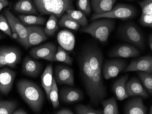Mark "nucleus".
Wrapping results in <instances>:
<instances>
[{"mask_svg": "<svg viewBox=\"0 0 152 114\" xmlns=\"http://www.w3.org/2000/svg\"><path fill=\"white\" fill-rule=\"evenodd\" d=\"M82 28H84L88 25V20L86 15L80 11L74 9H67L66 11Z\"/></svg>", "mask_w": 152, "mask_h": 114, "instance_id": "nucleus-30", "label": "nucleus"}, {"mask_svg": "<svg viewBox=\"0 0 152 114\" xmlns=\"http://www.w3.org/2000/svg\"><path fill=\"white\" fill-rule=\"evenodd\" d=\"M127 66V62L124 60L114 59L106 61L102 68L103 77L106 80L116 77Z\"/></svg>", "mask_w": 152, "mask_h": 114, "instance_id": "nucleus-11", "label": "nucleus"}, {"mask_svg": "<svg viewBox=\"0 0 152 114\" xmlns=\"http://www.w3.org/2000/svg\"><path fill=\"white\" fill-rule=\"evenodd\" d=\"M57 114H73L74 113L71 110L69 109L64 108L56 112Z\"/></svg>", "mask_w": 152, "mask_h": 114, "instance_id": "nucleus-40", "label": "nucleus"}, {"mask_svg": "<svg viewBox=\"0 0 152 114\" xmlns=\"http://www.w3.org/2000/svg\"><path fill=\"white\" fill-rule=\"evenodd\" d=\"M140 54V50L133 45L123 44L116 46L109 52L110 57L128 58L136 57Z\"/></svg>", "mask_w": 152, "mask_h": 114, "instance_id": "nucleus-15", "label": "nucleus"}, {"mask_svg": "<svg viewBox=\"0 0 152 114\" xmlns=\"http://www.w3.org/2000/svg\"><path fill=\"white\" fill-rule=\"evenodd\" d=\"M0 97H1V95H0Z\"/></svg>", "mask_w": 152, "mask_h": 114, "instance_id": "nucleus-47", "label": "nucleus"}, {"mask_svg": "<svg viewBox=\"0 0 152 114\" xmlns=\"http://www.w3.org/2000/svg\"><path fill=\"white\" fill-rule=\"evenodd\" d=\"M17 87L20 97L32 111L39 113L44 99L43 91L40 87L32 81L22 79L17 82Z\"/></svg>", "mask_w": 152, "mask_h": 114, "instance_id": "nucleus-2", "label": "nucleus"}, {"mask_svg": "<svg viewBox=\"0 0 152 114\" xmlns=\"http://www.w3.org/2000/svg\"><path fill=\"white\" fill-rule=\"evenodd\" d=\"M149 114H152V106H151L150 107V111H149Z\"/></svg>", "mask_w": 152, "mask_h": 114, "instance_id": "nucleus-45", "label": "nucleus"}, {"mask_svg": "<svg viewBox=\"0 0 152 114\" xmlns=\"http://www.w3.org/2000/svg\"><path fill=\"white\" fill-rule=\"evenodd\" d=\"M18 18L25 25H42L46 22V19L33 15H19Z\"/></svg>", "mask_w": 152, "mask_h": 114, "instance_id": "nucleus-27", "label": "nucleus"}, {"mask_svg": "<svg viewBox=\"0 0 152 114\" xmlns=\"http://www.w3.org/2000/svg\"><path fill=\"white\" fill-rule=\"evenodd\" d=\"M17 72L8 68L0 70V92L7 96L12 88Z\"/></svg>", "mask_w": 152, "mask_h": 114, "instance_id": "nucleus-13", "label": "nucleus"}, {"mask_svg": "<svg viewBox=\"0 0 152 114\" xmlns=\"http://www.w3.org/2000/svg\"><path fill=\"white\" fill-rule=\"evenodd\" d=\"M142 15H152V0H143L139 2Z\"/></svg>", "mask_w": 152, "mask_h": 114, "instance_id": "nucleus-38", "label": "nucleus"}, {"mask_svg": "<svg viewBox=\"0 0 152 114\" xmlns=\"http://www.w3.org/2000/svg\"><path fill=\"white\" fill-rule=\"evenodd\" d=\"M55 79L56 82L59 85H74L73 70L68 66L64 65H58L54 70Z\"/></svg>", "mask_w": 152, "mask_h": 114, "instance_id": "nucleus-14", "label": "nucleus"}, {"mask_svg": "<svg viewBox=\"0 0 152 114\" xmlns=\"http://www.w3.org/2000/svg\"><path fill=\"white\" fill-rule=\"evenodd\" d=\"M77 6L78 11L83 13L86 16H89L92 12L90 0H77Z\"/></svg>", "mask_w": 152, "mask_h": 114, "instance_id": "nucleus-36", "label": "nucleus"}, {"mask_svg": "<svg viewBox=\"0 0 152 114\" xmlns=\"http://www.w3.org/2000/svg\"><path fill=\"white\" fill-rule=\"evenodd\" d=\"M53 80V68L52 64L48 65L41 76V81L42 87L46 92L47 97L50 100L49 95L52 88Z\"/></svg>", "mask_w": 152, "mask_h": 114, "instance_id": "nucleus-24", "label": "nucleus"}, {"mask_svg": "<svg viewBox=\"0 0 152 114\" xmlns=\"http://www.w3.org/2000/svg\"><path fill=\"white\" fill-rule=\"evenodd\" d=\"M26 26L28 33L26 48L38 45L48 39L44 29L42 27L37 25Z\"/></svg>", "mask_w": 152, "mask_h": 114, "instance_id": "nucleus-12", "label": "nucleus"}, {"mask_svg": "<svg viewBox=\"0 0 152 114\" xmlns=\"http://www.w3.org/2000/svg\"><path fill=\"white\" fill-rule=\"evenodd\" d=\"M137 13L135 7L132 5L118 4L108 12L102 14H93L91 17V21L102 18L118 19L125 21L134 17Z\"/></svg>", "mask_w": 152, "mask_h": 114, "instance_id": "nucleus-7", "label": "nucleus"}, {"mask_svg": "<svg viewBox=\"0 0 152 114\" xmlns=\"http://www.w3.org/2000/svg\"><path fill=\"white\" fill-rule=\"evenodd\" d=\"M9 4V1L8 0H0V12Z\"/></svg>", "mask_w": 152, "mask_h": 114, "instance_id": "nucleus-41", "label": "nucleus"}, {"mask_svg": "<svg viewBox=\"0 0 152 114\" xmlns=\"http://www.w3.org/2000/svg\"><path fill=\"white\" fill-rule=\"evenodd\" d=\"M129 75L126 74L117 80L113 86V92L118 100L122 101L129 98L125 89V84L128 81Z\"/></svg>", "mask_w": 152, "mask_h": 114, "instance_id": "nucleus-23", "label": "nucleus"}, {"mask_svg": "<svg viewBox=\"0 0 152 114\" xmlns=\"http://www.w3.org/2000/svg\"><path fill=\"white\" fill-rule=\"evenodd\" d=\"M58 18L54 15H50L44 29V32L46 35L53 36L54 33L58 30Z\"/></svg>", "mask_w": 152, "mask_h": 114, "instance_id": "nucleus-31", "label": "nucleus"}, {"mask_svg": "<svg viewBox=\"0 0 152 114\" xmlns=\"http://www.w3.org/2000/svg\"><path fill=\"white\" fill-rule=\"evenodd\" d=\"M101 103L103 107L102 114H119L118 106L116 99L114 97L105 100H102Z\"/></svg>", "mask_w": 152, "mask_h": 114, "instance_id": "nucleus-26", "label": "nucleus"}, {"mask_svg": "<svg viewBox=\"0 0 152 114\" xmlns=\"http://www.w3.org/2000/svg\"><path fill=\"white\" fill-rule=\"evenodd\" d=\"M57 51L56 45L52 42H48L32 48L30 51L29 53L35 59L46 60L53 62V57Z\"/></svg>", "mask_w": 152, "mask_h": 114, "instance_id": "nucleus-10", "label": "nucleus"}, {"mask_svg": "<svg viewBox=\"0 0 152 114\" xmlns=\"http://www.w3.org/2000/svg\"><path fill=\"white\" fill-rule=\"evenodd\" d=\"M4 14L10 25L13 38L25 48L28 35L26 26L8 9L4 10Z\"/></svg>", "mask_w": 152, "mask_h": 114, "instance_id": "nucleus-8", "label": "nucleus"}, {"mask_svg": "<svg viewBox=\"0 0 152 114\" xmlns=\"http://www.w3.org/2000/svg\"><path fill=\"white\" fill-rule=\"evenodd\" d=\"M42 15H54L60 18L67 9H74L72 0H33Z\"/></svg>", "mask_w": 152, "mask_h": 114, "instance_id": "nucleus-5", "label": "nucleus"}, {"mask_svg": "<svg viewBox=\"0 0 152 114\" xmlns=\"http://www.w3.org/2000/svg\"><path fill=\"white\" fill-rule=\"evenodd\" d=\"M58 42L66 51H72L75 44V38L72 32L66 30L60 31L57 36Z\"/></svg>", "mask_w": 152, "mask_h": 114, "instance_id": "nucleus-22", "label": "nucleus"}, {"mask_svg": "<svg viewBox=\"0 0 152 114\" xmlns=\"http://www.w3.org/2000/svg\"><path fill=\"white\" fill-rule=\"evenodd\" d=\"M21 52L16 47H0V68L4 66L16 68L21 59Z\"/></svg>", "mask_w": 152, "mask_h": 114, "instance_id": "nucleus-9", "label": "nucleus"}, {"mask_svg": "<svg viewBox=\"0 0 152 114\" xmlns=\"http://www.w3.org/2000/svg\"><path fill=\"white\" fill-rule=\"evenodd\" d=\"M125 1H137V0H125Z\"/></svg>", "mask_w": 152, "mask_h": 114, "instance_id": "nucleus-46", "label": "nucleus"}, {"mask_svg": "<svg viewBox=\"0 0 152 114\" xmlns=\"http://www.w3.org/2000/svg\"><path fill=\"white\" fill-rule=\"evenodd\" d=\"M16 12L28 15H37L38 12L31 0H20L14 6Z\"/></svg>", "mask_w": 152, "mask_h": 114, "instance_id": "nucleus-25", "label": "nucleus"}, {"mask_svg": "<svg viewBox=\"0 0 152 114\" xmlns=\"http://www.w3.org/2000/svg\"><path fill=\"white\" fill-rule=\"evenodd\" d=\"M115 25L113 19L102 18L94 20L86 27L81 28L80 31L90 35L100 42H105L114 29Z\"/></svg>", "mask_w": 152, "mask_h": 114, "instance_id": "nucleus-4", "label": "nucleus"}, {"mask_svg": "<svg viewBox=\"0 0 152 114\" xmlns=\"http://www.w3.org/2000/svg\"><path fill=\"white\" fill-rule=\"evenodd\" d=\"M117 0H91V8L95 14H102L110 12Z\"/></svg>", "mask_w": 152, "mask_h": 114, "instance_id": "nucleus-21", "label": "nucleus"}, {"mask_svg": "<svg viewBox=\"0 0 152 114\" xmlns=\"http://www.w3.org/2000/svg\"><path fill=\"white\" fill-rule=\"evenodd\" d=\"M91 68L94 72L95 82L101 97L104 98L107 96V90L103 83L102 74L103 55L99 47L94 44H89L84 47Z\"/></svg>", "mask_w": 152, "mask_h": 114, "instance_id": "nucleus-3", "label": "nucleus"}, {"mask_svg": "<svg viewBox=\"0 0 152 114\" xmlns=\"http://www.w3.org/2000/svg\"><path fill=\"white\" fill-rule=\"evenodd\" d=\"M5 36H4V35L2 34V33L0 32V40L3 39L4 38H5Z\"/></svg>", "mask_w": 152, "mask_h": 114, "instance_id": "nucleus-44", "label": "nucleus"}, {"mask_svg": "<svg viewBox=\"0 0 152 114\" xmlns=\"http://www.w3.org/2000/svg\"><path fill=\"white\" fill-rule=\"evenodd\" d=\"M42 68V65L40 62L26 57L23 61L22 71L23 74L27 76L36 77L39 75Z\"/></svg>", "mask_w": 152, "mask_h": 114, "instance_id": "nucleus-19", "label": "nucleus"}, {"mask_svg": "<svg viewBox=\"0 0 152 114\" xmlns=\"http://www.w3.org/2000/svg\"><path fill=\"white\" fill-rule=\"evenodd\" d=\"M53 60V62H61L69 65H71L73 62L72 58L70 57L66 50L61 46L58 47Z\"/></svg>", "mask_w": 152, "mask_h": 114, "instance_id": "nucleus-28", "label": "nucleus"}, {"mask_svg": "<svg viewBox=\"0 0 152 114\" xmlns=\"http://www.w3.org/2000/svg\"><path fill=\"white\" fill-rule=\"evenodd\" d=\"M125 89L129 97L133 96H140L145 99L149 97V94L143 88L139 79L133 78L125 84Z\"/></svg>", "mask_w": 152, "mask_h": 114, "instance_id": "nucleus-17", "label": "nucleus"}, {"mask_svg": "<svg viewBox=\"0 0 152 114\" xmlns=\"http://www.w3.org/2000/svg\"><path fill=\"white\" fill-rule=\"evenodd\" d=\"M137 75L145 88L150 95H152V74L143 71H139Z\"/></svg>", "mask_w": 152, "mask_h": 114, "instance_id": "nucleus-33", "label": "nucleus"}, {"mask_svg": "<svg viewBox=\"0 0 152 114\" xmlns=\"http://www.w3.org/2000/svg\"><path fill=\"white\" fill-rule=\"evenodd\" d=\"M13 114H27L28 113L23 109L20 108L16 110L12 113Z\"/></svg>", "mask_w": 152, "mask_h": 114, "instance_id": "nucleus-42", "label": "nucleus"}, {"mask_svg": "<svg viewBox=\"0 0 152 114\" xmlns=\"http://www.w3.org/2000/svg\"><path fill=\"white\" fill-rule=\"evenodd\" d=\"M58 25L60 27L66 28L74 30H78L80 27V25L66 13L61 16Z\"/></svg>", "mask_w": 152, "mask_h": 114, "instance_id": "nucleus-29", "label": "nucleus"}, {"mask_svg": "<svg viewBox=\"0 0 152 114\" xmlns=\"http://www.w3.org/2000/svg\"><path fill=\"white\" fill-rule=\"evenodd\" d=\"M15 101L0 100V114H12L17 109Z\"/></svg>", "mask_w": 152, "mask_h": 114, "instance_id": "nucleus-32", "label": "nucleus"}, {"mask_svg": "<svg viewBox=\"0 0 152 114\" xmlns=\"http://www.w3.org/2000/svg\"><path fill=\"white\" fill-rule=\"evenodd\" d=\"M134 71H143L152 74V56H144L132 61L124 70V72Z\"/></svg>", "mask_w": 152, "mask_h": 114, "instance_id": "nucleus-16", "label": "nucleus"}, {"mask_svg": "<svg viewBox=\"0 0 152 114\" xmlns=\"http://www.w3.org/2000/svg\"><path fill=\"white\" fill-rule=\"evenodd\" d=\"M75 111L77 114H102L103 110L93 108L88 105H78L75 107Z\"/></svg>", "mask_w": 152, "mask_h": 114, "instance_id": "nucleus-35", "label": "nucleus"}, {"mask_svg": "<svg viewBox=\"0 0 152 114\" xmlns=\"http://www.w3.org/2000/svg\"><path fill=\"white\" fill-rule=\"evenodd\" d=\"M124 114H146L147 108L143 104L142 97L137 96L127 102L124 107Z\"/></svg>", "mask_w": 152, "mask_h": 114, "instance_id": "nucleus-18", "label": "nucleus"}, {"mask_svg": "<svg viewBox=\"0 0 152 114\" xmlns=\"http://www.w3.org/2000/svg\"><path fill=\"white\" fill-rule=\"evenodd\" d=\"M0 30L7 35L10 38L13 39L10 25L5 15L2 14H0Z\"/></svg>", "mask_w": 152, "mask_h": 114, "instance_id": "nucleus-37", "label": "nucleus"}, {"mask_svg": "<svg viewBox=\"0 0 152 114\" xmlns=\"http://www.w3.org/2000/svg\"><path fill=\"white\" fill-rule=\"evenodd\" d=\"M121 40L135 45L142 50L145 47L143 33L133 22H127L120 25L117 31Z\"/></svg>", "mask_w": 152, "mask_h": 114, "instance_id": "nucleus-6", "label": "nucleus"}, {"mask_svg": "<svg viewBox=\"0 0 152 114\" xmlns=\"http://www.w3.org/2000/svg\"><path fill=\"white\" fill-rule=\"evenodd\" d=\"M139 23L141 25L144 27L152 28V15H142V14Z\"/></svg>", "mask_w": 152, "mask_h": 114, "instance_id": "nucleus-39", "label": "nucleus"}, {"mask_svg": "<svg viewBox=\"0 0 152 114\" xmlns=\"http://www.w3.org/2000/svg\"><path fill=\"white\" fill-rule=\"evenodd\" d=\"M78 63L80 76L84 84L87 95L92 103L98 105L102 100L96 88L95 82L94 72L90 65L88 55L84 48L78 56Z\"/></svg>", "mask_w": 152, "mask_h": 114, "instance_id": "nucleus-1", "label": "nucleus"}, {"mask_svg": "<svg viewBox=\"0 0 152 114\" xmlns=\"http://www.w3.org/2000/svg\"><path fill=\"white\" fill-rule=\"evenodd\" d=\"M60 99L65 103H72L83 99V93L78 89L71 87H64L60 91Z\"/></svg>", "mask_w": 152, "mask_h": 114, "instance_id": "nucleus-20", "label": "nucleus"}, {"mask_svg": "<svg viewBox=\"0 0 152 114\" xmlns=\"http://www.w3.org/2000/svg\"><path fill=\"white\" fill-rule=\"evenodd\" d=\"M148 45L151 50H152V34H151L148 37Z\"/></svg>", "mask_w": 152, "mask_h": 114, "instance_id": "nucleus-43", "label": "nucleus"}, {"mask_svg": "<svg viewBox=\"0 0 152 114\" xmlns=\"http://www.w3.org/2000/svg\"><path fill=\"white\" fill-rule=\"evenodd\" d=\"M50 101L53 105L54 109H56L59 106L58 99V90L57 86V82L55 78H53V84L49 95Z\"/></svg>", "mask_w": 152, "mask_h": 114, "instance_id": "nucleus-34", "label": "nucleus"}]
</instances>
